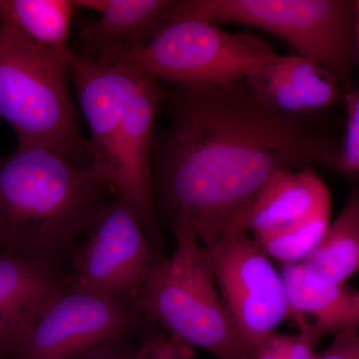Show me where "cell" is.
Returning <instances> with one entry per match:
<instances>
[{"label":"cell","mask_w":359,"mask_h":359,"mask_svg":"<svg viewBox=\"0 0 359 359\" xmlns=\"http://www.w3.org/2000/svg\"><path fill=\"white\" fill-rule=\"evenodd\" d=\"M165 92L169 122L153 144L158 221L187 223L201 244L229 235L278 171L339 170L340 145L309 116L264 102L247 79Z\"/></svg>","instance_id":"cell-1"},{"label":"cell","mask_w":359,"mask_h":359,"mask_svg":"<svg viewBox=\"0 0 359 359\" xmlns=\"http://www.w3.org/2000/svg\"><path fill=\"white\" fill-rule=\"evenodd\" d=\"M116 196L91 166L18 147L0 158V252L59 266Z\"/></svg>","instance_id":"cell-2"},{"label":"cell","mask_w":359,"mask_h":359,"mask_svg":"<svg viewBox=\"0 0 359 359\" xmlns=\"http://www.w3.org/2000/svg\"><path fill=\"white\" fill-rule=\"evenodd\" d=\"M69 73L89 125L91 167L147 221L155 212L153 144L166 89L136 66L79 50H73Z\"/></svg>","instance_id":"cell-3"},{"label":"cell","mask_w":359,"mask_h":359,"mask_svg":"<svg viewBox=\"0 0 359 359\" xmlns=\"http://www.w3.org/2000/svg\"><path fill=\"white\" fill-rule=\"evenodd\" d=\"M175 249L149 276L133 306L151 327L218 359H256L224 308L207 248L187 223L175 224Z\"/></svg>","instance_id":"cell-4"},{"label":"cell","mask_w":359,"mask_h":359,"mask_svg":"<svg viewBox=\"0 0 359 359\" xmlns=\"http://www.w3.org/2000/svg\"><path fill=\"white\" fill-rule=\"evenodd\" d=\"M61 57L0 22V117L18 135V147H41L79 166H91Z\"/></svg>","instance_id":"cell-5"},{"label":"cell","mask_w":359,"mask_h":359,"mask_svg":"<svg viewBox=\"0 0 359 359\" xmlns=\"http://www.w3.org/2000/svg\"><path fill=\"white\" fill-rule=\"evenodd\" d=\"M178 18L271 33L297 55L330 70L346 91L351 89L359 61L356 0H185L174 7L173 18Z\"/></svg>","instance_id":"cell-6"},{"label":"cell","mask_w":359,"mask_h":359,"mask_svg":"<svg viewBox=\"0 0 359 359\" xmlns=\"http://www.w3.org/2000/svg\"><path fill=\"white\" fill-rule=\"evenodd\" d=\"M278 54L250 33H230L195 18H174L123 61L176 86H212L247 79Z\"/></svg>","instance_id":"cell-7"},{"label":"cell","mask_w":359,"mask_h":359,"mask_svg":"<svg viewBox=\"0 0 359 359\" xmlns=\"http://www.w3.org/2000/svg\"><path fill=\"white\" fill-rule=\"evenodd\" d=\"M151 332L133 304L69 285L6 359H82L101 347Z\"/></svg>","instance_id":"cell-8"},{"label":"cell","mask_w":359,"mask_h":359,"mask_svg":"<svg viewBox=\"0 0 359 359\" xmlns=\"http://www.w3.org/2000/svg\"><path fill=\"white\" fill-rule=\"evenodd\" d=\"M208 252L233 327L256 355L259 347L289 318L282 273L249 233H231Z\"/></svg>","instance_id":"cell-9"},{"label":"cell","mask_w":359,"mask_h":359,"mask_svg":"<svg viewBox=\"0 0 359 359\" xmlns=\"http://www.w3.org/2000/svg\"><path fill=\"white\" fill-rule=\"evenodd\" d=\"M163 257L117 195L75 248L70 285L133 304Z\"/></svg>","instance_id":"cell-10"},{"label":"cell","mask_w":359,"mask_h":359,"mask_svg":"<svg viewBox=\"0 0 359 359\" xmlns=\"http://www.w3.org/2000/svg\"><path fill=\"white\" fill-rule=\"evenodd\" d=\"M70 285L55 264L0 252V346L7 354Z\"/></svg>","instance_id":"cell-11"},{"label":"cell","mask_w":359,"mask_h":359,"mask_svg":"<svg viewBox=\"0 0 359 359\" xmlns=\"http://www.w3.org/2000/svg\"><path fill=\"white\" fill-rule=\"evenodd\" d=\"M174 0H75L99 14L79 35L77 50L111 60L147 45L171 21Z\"/></svg>","instance_id":"cell-12"},{"label":"cell","mask_w":359,"mask_h":359,"mask_svg":"<svg viewBox=\"0 0 359 359\" xmlns=\"http://www.w3.org/2000/svg\"><path fill=\"white\" fill-rule=\"evenodd\" d=\"M247 81L264 102L294 116H309L332 107L344 92L330 70L299 55L278 54Z\"/></svg>","instance_id":"cell-13"},{"label":"cell","mask_w":359,"mask_h":359,"mask_svg":"<svg viewBox=\"0 0 359 359\" xmlns=\"http://www.w3.org/2000/svg\"><path fill=\"white\" fill-rule=\"evenodd\" d=\"M280 273L299 334L318 344L325 335L359 332V290L318 282L302 263L282 264Z\"/></svg>","instance_id":"cell-14"},{"label":"cell","mask_w":359,"mask_h":359,"mask_svg":"<svg viewBox=\"0 0 359 359\" xmlns=\"http://www.w3.org/2000/svg\"><path fill=\"white\" fill-rule=\"evenodd\" d=\"M328 204L330 191L316 169L282 170L269 180L229 235L276 230Z\"/></svg>","instance_id":"cell-15"},{"label":"cell","mask_w":359,"mask_h":359,"mask_svg":"<svg viewBox=\"0 0 359 359\" xmlns=\"http://www.w3.org/2000/svg\"><path fill=\"white\" fill-rule=\"evenodd\" d=\"M302 264L313 278L330 285H344L359 271V192L351 195Z\"/></svg>","instance_id":"cell-16"},{"label":"cell","mask_w":359,"mask_h":359,"mask_svg":"<svg viewBox=\"0 0 359 359\" xmlns=\"http://www.w3.org/2000/svg\"><path fill=\"white\" fill-rule=\"evenodd\" d=\"M74 1L71 0H0V22L46 50L70 59L68 39Z\"/></svg>","instance_id":"cell-17"},{"label":"cell","mask_w":359,"mask_h":359,"mask_svg":"<svg viewBox=\"0 0 359 359\" xmlns=\"http://www.w3.org/2000/svg\"><path fill=\"white\" fill-rule=\"evenodd\" d=\"M330 214L332 204L325 205L295 223L257 233L252 238L269 259L282 264L302 263L327 231Z\"/></svg>","instance_id":"cell-18"},{"label":"cell","mask_w":359,"mask_h":359,"mask_svg":"<svg viewBox=\"0 0 359 359\" xmlns=\"http://www.w3.org/2000/svg\"><path fill=\"white\" fill-rule=\"evenodd\" d=\"M342 100L346 108L347 122L337 171L354 175L359 173V88L344 91Z\"/></svg>","instance_id":"cell-19"},{"label":"cell","mask_w":359,"mask_h":359,"mask_svg":"<svg viewBox=\"0 0 359 359\" xmlns=\"http://www.w3.org/2000/svg\"><path fill=\"white\" fill-rule=\"evenodd\" d=\"M194 348L168 334L149 332L137 346L134 359H192Z\"/></svg>","instance_id":"cell-20"},{"label":"cell","mask_w":359,"mask_h":359,"mask_svg":"<svg viewBox=\"0 0 359 359\" xmlns=\"http://www.w3.org/2000/svg\"><path fill=\"white\" fill-rule=\"evenodd\" d=\"M283 359H318L316 353V344L304 335L271 334Z\"/></svg>","instance_id":"cell-21"},{"label":"cell","mask_w":359,"mask_h":359,"mask_svg":"<svg viewBox=\"0 0 359 359\" xmlns=\"http://www.w3.org/2000/svg\"><path fill=\"white\" fill-rule=\"evenodd\" d=\"M318 359H359V332L335 335L332 344L318 354Z\"/></svg>","instance_id":"cell-22"},{"label":"cell","mask_w":359,"mask_h":359,"mask_svg":"<svg viewBox=\"0 0 359 359\" xmlns=\"http://www.w3.org/2000/svg\"><path fill=\"white\" fill-rule=\"evenodd\" d=\"M137 346L131 341L118 342L101 347L82 359H134Z\"/></svg>","instance_id":"cell-23"},{"label":"cell","mask_w":359,"mask_h":359,"mask_svg":"<svg viewBox=\"0 0 359 359\" xmlns=\"http://www.w3.org/2000/svg\"><path fill=\"white\" fill-rule=\"evenodd\" d=\"M256 359H283L282 353L271 339V335L257 349Z\"/></svg>","instance_id":"cell-24"},{"label":"cell","mask_w":359,"mask_h":359,"mask_svg":"<svg viewBox=\"0 0 359 359\" xmlns=\"http://www.w3.org/2000/svg\"><path fill=\"white\" fill-rule=\"evenodd\" d=\"M356 34H358V58H359V13L356 8ZM359 63V61H358Z\"/></svg>","instance_id":"cell-25"},{"label":"cell","mask_w":359,"mask_h":359,"mask_svg":"<svg viewBox=\"0 0 359 359\" xmlns=\"http://www.w3.org/2000/svg\"><path fill=\"white\" fill-rule=\"evenodd\" d=\"M6 351H4V347L0 346V359H6Z\"/></svg>","instance_id":"cell-26"},{"label":"cell","mask_w":359,"mask_h":359,"mask_svg":"<svg viewBox=\"0 0 359 359\" xmlns=\"http://www.w3.org/2000/svg\"><path fill=\"white\" fill-rule=\"evenodd\" d=\"M356 8H358L359 13V0H356Z\"/></svg>","instance_id":"cell-27"}]
</instances>
